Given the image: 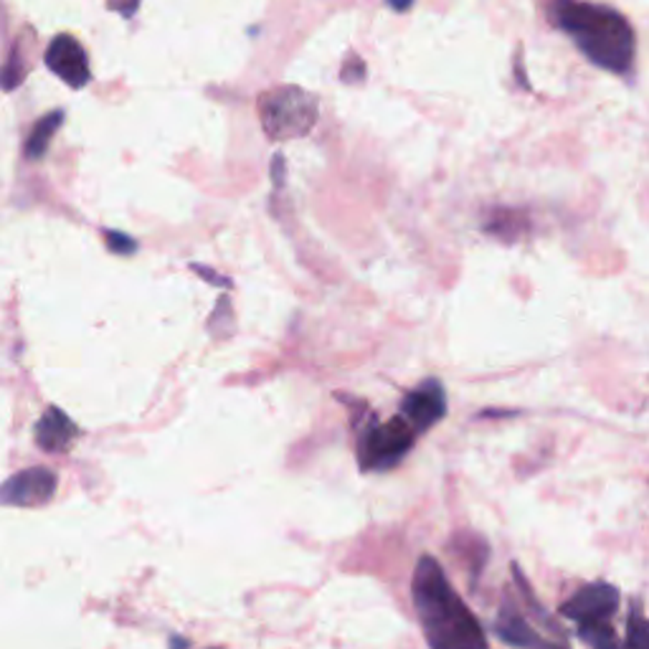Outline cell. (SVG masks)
Listing matches in <instances>:
<instances>
[{"label": "cell", "mask_w": 649, "mask_h": 649, "mask_svg": "<svg viewBox=\"0 0 649 649\" xmlns=\"http://www.w3.org/2000/svg\"><path fill=\"white\" fill-rule=\"evenodd\" d=\"M104 239H107V247L115 254H133L137 249L135 239H130V236H125V234L104 231Z\"/></svg>", "instance_id": "obj_14"}, {"label": "cell", "mask_w": 649, "mask_h": 649, "mask_svg": "<svg viewBox=\"0 0 649 649\" xmlns=\"http://www.w3.org/2000/svg\"><path fill=\"white\" fill-rule=\"evenodd\" d=\"M578 637L584 639V645L591 649H625L621 639L609 621H594V625L578 627Z\"/></svg>", "instance_id": "obj_12"}, {"label": "cell", "mask_w": 649, "mask_h": 649, "mask_svg": "<svg viewBox=\"0 0 649 649\" xmlns=\"http://www.w3.org/2000/svg\"><path fill=\"white\" fill-rule=\"evenodd\" d=\"M56 475L47 467H31L13 475L3 485V503L16 507L47 505L56 493Z\"/></svg>", "instance_id": "obj_7"}, {"label": "cell", "mask_w": 649, "mask_h": 649, "mask_svg": "<svg viewBox=\"0 0 649 649\" xmlns=\"http://www.w3.org/2000/svg\"><path fill=\"white\" fill-rule=\"evenodd\" d=\"M446 414V393L444 385L436 379H429L419 383V389L409 391L406 399L401 403V416L409 421L416 432L432 429L436 421H442Z\"/></svg>", "instance_id": "obj_8"}, {"label": "cell", "mask_w": 649, "mask_h": 649, "mask_svg": "<svg viewBox=\"0 0 649 649\" xmlns=\"http://www.w3.org/2000/svg\"><path fill=\"white\" fill-rule=\"evenodd\" d=\"M47 66L54 72L61 82H66L72 90H82V86L90 82V59H86V51L82 43L69 33H61L54 41L49 43L47 54Z\"/></svg>", "instance_id": "obj_6"}, {"label": "cell", "mask_w": 649, "mask_h": 649, "mask_svg": "<svg viewBox=\"0 0 649 649\" xmlns=\"http://www.w3.org/2000/svg\"><path fill=\"white\" fill-rule=\"evenodd\" d=\"M411 596L429 649H490L487 635L434 556H421Z\"/></svg>", "instance_id": "obj_1"}, {"label": "cell", "mask_w": 649, "mask_h": 649, "mask_svg": "<svg viewBox=\"0 0 649 649\" xmlns=\"http://www.w3.org/2000/svg\"><path fill=\"white\" fill-rule=\"evenodd\" d=\"M33 440H37L43 452L61 454L72 450L74 442L79 440V429L64 411L49 406L37 421V426H33Z\"/></svg>", "instance_id": "obj_9"}, {"label": "cell", "mask_w": 649, "mask_h": 649, "mask_svg": "<svg viewBox=\"0 0 649 649\" xmlns=\"http://www.w3.org/2000/svg\"><path fill=\"white\" fill-rule=\"evenodd\" d=\"M416 442V429L401 414L385 424H371L358 440V462L365 472L391 470L406 457Z\"/></svg>", "instance_id": "obj_4"}, {"label": "cell", "mask_w": 649, "mask_h": 649, "mask_svg": "<svg viewBox=\"0 0 649 649\" xmlns=\"http://www.w3.org/2000/svg\"><path fill=\"white\" fill-rule=\"evenodd\" d=\"M173 649H188V642H173Z\"/></svg>", "instance_id": "obj_15"}, {"label": "cell", "mask_w": 649, "mask_h": 649, "mask_svg": "<svg viewBox=\"0 0 649 649\" xmlns=\"http://www.w3.org/2000/svg\"><path fill=\"white\" fill-rule=\"evenodd\" d=\"M495 631L505 645L517 649H556V645L546 642V639L530 627V621L525 619L511 601H503V607H499Z\"/></svg>", "instance_id": "obj_10"}, {"label": "cell", "mask_w": 649, "mask_h": 649, "mask_svg": "<svg viewBox=\"0 0 649 649\" xmlns=\"http://www.w3.org/2000/svg\"><path fill=\"white\" fill-rule=\"evenodd\" d=\"M61 120H64V112L56 110V112H51V115L41 117L37 125H33L29 143H25V157H29V161H41V157L47 155L51 137H54V133L59 130Z\"/></svg>", "instance_id": "obj_11"}, {"label": "cell", "mask_w": 649, "mask_h": 649, "mask_svg": "<svg viewBox=\"0 0 649 649\" xmlns=\"http://www.w3.org/2000/svg\"><path fill=\"white\" fill-rule=\"evenodd\" d=\"M625 649H649V619L645 617L637 604L629 611Z\"/></svg>", "instance_id": "obj_13"}, {"label": "cell", "mask_w": 649, "mask_h": 649, "mask_svg": "<svg viewBox=\"0 0 649 649\" xmlns=\"http://www.w3.org/2000/svg\"><path fill=\"white\" fill-rule=\"evenodd\" d=\"M318 115V96L302 90V86H275V90L259 96L261 127H265V133L271 140H279V143L310 135Z\"/></svg>", "instance_id": "obj_3"}, {"label": "cell", "mask_w": 649, "mask_h": 649, "mask_svg": "<svg viewBox=\"0 0 649 649\" xmlns=\"http://www.w3.org/2000/svg\"><path fill=\"white\" fill-rule=\"evenodd\" d=\"M550 16L594 66L619 76H631L635 72L637 33L627 16L619 13L617 8L558 0L550 6Z\"/></svg>", "instance_id": "obj_2"}, {"label": "cell", "mask_w": 649, "mask_h": 649, "mask_svg": "<svg viewBox=\"0 0 649 649\" xmlns=\"http://www.w3.org/2000/svg\"><path fill=\"white\" fill-rule=\"evenodd\" d=\"M619 589L607 581H596L578 589L564 607H560V617L581 625H594V621H609L619 609Z\"/></svg>", "instance_id": "obj_5"}]
</instances>
